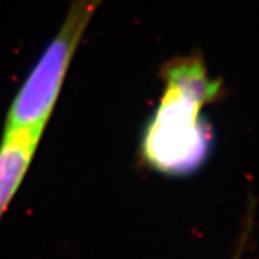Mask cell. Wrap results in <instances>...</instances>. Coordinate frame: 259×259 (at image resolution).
Returning a JSON list of instances; mask_svg holds the SVG:
<instances>
[{
  "instance_id": "3957f363",
  "label": "cell",
  "mask_w": 259,
  "mask_h": 259,
  "mask_svg": "<svg viewBox=\"0 0 259 259\" xmlns=\"http://www.w3.org/2000/svg\"><path fill=\"white\" fill-rule=\"evenodd\" d=\"M44 129L4 131L0 144V219L29 167Z\"/></svg>"
},
{
  "instance_id": "6da1fadb",
  "label": "cell",
  "mask_w": 259,
  "mask_h": 259,
  "mask_svg": "<svg viewBox=\"0 0 259 259\" xmlns=\"http://www.w3.org/2000/svg\"><path fill=\"white\" fill-rule=\"evenodd\" d=\"M163 75V94L145 129L141 153L157 171L187 175L209 155L212 132L201 112L220 96L221 85L197 57L177 59Z\"/></svg>"
},
{
  "instance_id": "7a4b0ae2",
  "label": "cell",
  "mask_w": 259,
  "mask_h": 259,
  "mask_svg": "<svg viewBox=\"0 0 259 259\" xmlns=\"http://www.w3.org/2000/svg\"><path fill=\"white\" fill-rule=\"evenodd\" d=\"M103 0H74L61 29L57 32L34 69L11 104L4 131L45 129L52 116L76 46L92 15Z\"/></svg>"
}]
</instances>
